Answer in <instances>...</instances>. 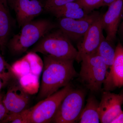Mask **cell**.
Here are the masks:
<instances>
[{
  "label": "cell",
  "instance_id": "6da1fadb",
  "mask_svg": "<svg viewBox=\"0 0 123 123\" xmlns=\"http://www.w3.org/2000/svg\"><path fill=\"white\" fill-rule=\"evenodd\" d=\"M75 61L44 56L39 99L43 100L53 94L78 77L74 65Z\"/></svg>",
  "mask_w": 123,
  "mask_h": 123
},
{
  "label": "cell",
  "instance_id": "7a4b0ae2",
  "mask_svg": "<svg viewBox=\"0 0 123 123\" xmlns=\"http://www.w3.org/2000/svg\"><path fill=\"white\" fill-rule=\"evenodd\" d=\"M55 27L50 20H33L24 25L19 33L14 35L8 43L9 48L14 55L22 54Z\"/></svg>",
  "mask_w": 123,
  "mask_h": 123
},
{
  "label": "cell",
  "instance_id": "3957f363",
  "mask_svg": "<svg viewBox=\"0 0 123 123\" xmlns=\"http://www.w3.org/2000/svg\"><path fill=\"white\" fill-rule=\"evenodd\" d=\"M30 52L40 53L60 59L75 60L78 50L70 40L60 29L49 32L36 44Z\"/></svg>",
  "mask_w": 123,
  "mask_h": 123
},
{
  "label": "cell",
  "instance_id": "277c9868",
  "mask_svg": "<svg viewBox=\"0 0 123 123\" xmlns=\"http://www.w3.org/2000/svg\"><path fill=\"white\" fill-rule=\"evenodd\" d=\"M81 62L79 81L91 92L101 91L108 71L104 60L96 54L84 57Z\"/></svg>",
  "mask_w": 123,
  "mask_h": 123
},
{
  "label": "cell",
  "instance_id": "5b68a950",
  "mask_svg": "<svg viewBox=\"0 0 123 123\" xmlns=\"http://www.w3.org/2000/svg\"><path fill=\"white\" fill-rule=\"evenodd\" d=\"M86 91L72 89L63 99L51 123H74L79 121L84 107Z\"/></svg>",
  "mask_w": 123,
  "mask_h": 123
},
{
  "label": "cell",
  "instance_id": "8992f818",
  "mask_svg": "<svg viewBox=\"0 0 123 123\" xmlns=\"http://www.w3.org/2000/svg\"><path fill=\"white\" fill-rule=\"evenodd\" d=\"M72 89L70 84L27 108V123H51L64 97Z\"/></svg>",
  "mask_w": 123,
  "mask_h": 123
},
{
  "label": "cell",
  "instance_id": "52a82bcc",
  "mask_svg": "<svg viewBox=\"0 0 123 123\" xmlns=\"http://www.w3.org/2000/svg\"><path fill=\"white\" fill-rule=\"evenodd\" d=\"M100 15L90 27L83 38L77 44L78 55L75 60L81 62L84 57L97 54V50L103 36V29Z\"/></svg>",
  "mask_w": 123,
  "mask_h": 123
},
{
  "label": "cell",
  "instance_id": "ba28073f",
  "mask_svg": "<svg viewBox=\"0 0 123 123\" xmlns=\"http://www.w3.org/2000/svg\"><path fill=\"white\" fill-rule=\"evenodd\" d=\"M98 12H91L80 19L59 18L58 26L70 40L76 41L83 38L94 22L100 16Z\"/></svg>",
  "mask_w": 123,
  "mask_h": 123
},
{
  "label": "cell",
  "instance_id": "9c48e42d",
  "mask_svg": "<svg viewBox=\"0 0 123 123\" xmlns=\"http://www.w3.org/2000/svg\"><path fill=\"white\" fill-rule=\"evenodd\" d=\"M15 12L20 27L33 21L44 10L45 3L40 0H8Z\"/></svg>",
  "mask_w": 123,
  "mask_h": 123
},
{
  "label": "cell",
  "instance_id": "30bf717a",
  "mask_svg": "<svg viewBox=\"0 0 123 123\" xmlns=\"http://www.w3.org/2000/svg\"><path fill=\"white\" fill-rule=\"evenodd\" d=\"M123 98L120 94L104 91L98 108L100 123H111L123 111Z\"/></svg>",
  "mask_w": 123,
  "mask_h": 123
},
{
  "label": "cell",
  "instance_id": "8fae6325",
  "mask_svg": "<svg viewBox=\"0 0 123 123\" xmlns=\"http://www.w3.org/2000/svg\"><path fill=\"white\" fill-rule=\"evenodd\" d=\"M108 7L107 11L102 15V24L106 34V39L114 43L120 21L123 18V0H115Z\"/></svg>",
  "mask_w": 123,
  "mask_h": 123
},
{
  "label": "cell",
  "instance_id": "7c38bea8",
  "mask_svg": "<svg viewBox=\"0 0 123 123\" xmlns=\"http://www.w3.org/2000/svg\"><path fill=\"white\" fill-rule=\"evenodd\" d=\"M123 86V46L119 42L116 48L114 62L108 71L103 89L111 91Z\"/></svg>",
  "mask_w": 123,
  "mask_h": 123
},
{
  "label": "cell",
  "instance_id": "4fadbf2b",
  "mask_svg": "<svg viewBox=\"0 0 123 123\" xmlns=\"http://www.w3.org/2000/svg\"><path fill=\"white\" fill-rule=\"evenodd\" d=\"M29 94L20 85H14L9 88L2 101L8 114H17L27 109Z\"/></svg>",
  "mask_w": 123,
  "mask_h": 123
},
{
  "label": "cell",
  "instance_id": "5bb4252c",
  "mask_svg": "<svg viewBox=\"0 0 123 123\" xmlns=\"http://www.w3.org/2000/svg\"><path fill=\"white\" fill-rule=\"evenodd\" d=\"M57 18H66L72 19H80L88 14L86 12L77 1H73L50 11Z\"/></svg>",
  "mask_w": 123,
  "mask_h": 123
},
{
  "label": "cell",
  "instance_id": "9a60e30c",
  "mask_svg": "<svg viewBox=\"0 0 123 123\" xmlns=\"http://www.w3.org/2000/svg\"><path fill=\"white\" fill-rule=\"evenodd\" d=\"M99 103L96 97L90 95L86 100L79 118V123H100L98 108Z\"/></svg>",
  "mask_w": 123,
  "mask_h": 123
},
{
  "label": "cell",
  "instance_id": "2e32d148",
  "mask_svg": "<svg viewBox=\"0 0 123 123\" xmlns=\"http://www.w3.org/2000/svg\"><path fill=\"white\" fill-rule=\"evenodd\" d=\"M11 23L7 5L0 0V48L3 52L11 30Z\"/></svg>",
  "mask_w": 123,
  "mask_h": 123
},
{
  "label": "cell",
  "instance_id": "e0dca14e",
  "mask_svg": "<svg viewBox=\"0 0 123 123\" xmlns=\"http://www.w3.org/2000/svg\"><path fill=\"white\" fill-rule=\"evenodd\" d=\"M116 48L114 43L107 40L104 36H103L97 54L101 56L104 61L108 70L112 65L115 55Z\"/></svg>",
  "mask_w": 123,
  "mask_h": 123
},
{
  "label": "cell",
  "instance_id": "ac0fdd59",
  "mask_svg": "<svg viewBox=\"0 0 123 123\" xmlns=\"http://www.w3.org/2000/svg\"><path fill=\"white\" fill-rule=\"evenodd\" d=\"M39 76L29 74L18 78L20 85L23 90L29 94H34L38 92L39 88Z\"/></svg>",
  "mask_w": 123,
  "mask_h": 123
},
{
  "label": "cell",
  "instance_id": "d6986e66",
  "mask_svg": "<svg viewBox=\"0 0 123 123\" xmlns=\"http://www.w3.org/2000/svg\"><path fill=\"white\" fill-rule=\"evenodd\" d=\"M11 69L18 79L31 73L30 62L25 56L14 62L11 66Z\"/></svg>",
  "mask_w": 123,
  "mask_h": 123
},
{
  "label": "cell",
  "instance_id": "ffe728a7",
  "mask_svg": "<svg viewBox=\"0 0 123 123\" xmlns=\"http://www.w3.org/2000/svg\"><path fill=\"white\" fill-rule=\"evenodd\" d=\"M30 64L31 73L39 76L43 70V63L36 53L29 52L25 55Z\"/></svg>",
  "mask_w": 123,
  "mask_h": 123
},
{
  "label": "cell",
  "instance_id": "44dd1931",
  "mask_svg": "<svg viewBox=\"0 0 123 123\" xmlns=\"http://www.w3.org/2000/svg\"><path fill=\"white\" fill-rule=\"evenodd\" d=\"M13 76H14L12 72L11 66L7 63L0 54V78L5 84Z\"/></svg>",
  "mask_w": 123,
  "mask_h": 123
},
{
  "label": "cell",
  "instance_id": "7402d4cb",
  "mask_svg": "<svg viewBox=\"0 0 123 123\" xmlns=\"http://www.w3.org/2000/svg\"><path fill=\"white\" fill-rule=\"evenodd\" d=\"M86 12L91 13L95 9L104 6L103 0H78Z\"/></svg>",
  "mask_w": 123,
  "mask_h": 123
},
{
  "label": "cell",
  "instance_id": "603a6c76",
  "mask_svg": "<svg viewBox=\"0 0 123 123\" xmlns=\"http://www.w3.org/2000/svg\"><path fill=\"white\" fill-rule=\"evenodd\" d=\"M27 109L17 114H8L4 122L12 123H27Z\"/></svg>",
  "mask_w": 123,
  "mask_h": 123
},
{
  "label": "cell",
  "instance_id": "cb8c5ba5",
  "mask_svg": "<svg viewBox=\"0 0 123 123\" xmlns=\"http://www.w3.org/2000/svg\"><path fill=\"white\" fill-rule=\"evenodd\" d=\"M77 0H46L45 2L44 10L50 12L69 2Z\"/></svg>",
  "mask_w": 123,
  "mask_h": 123
},
{
  "label": "cell",
  "instance_id": "d4e9b609",
  "mask_svg": "<svg viewBox=\"0 0 123 123\" xmlns=\"http://www.w3.org/2000/svg\"><path fill=\"white\" fill-rule=\"evenodd\" d=\"M8 111L5 107L3 102L0 99V121L6 118L8 114Z\"/></svg>",
  "mask_w": 123,
  "mask_h": 123
},
{
  "label": "cell",
  "instance_id": "484cf974",
  "mask_svg": "<svg viewBox=\"0 0 123 123\" xmlns=\"http://www.w3.org/2000/svg\"><path fill=\"white\" fill-rule=\"evenodd\" d=\"M111 123H123V111H122Z\"/></svg>",
  "mask_w": 123,
  "mask_h": 123
},
{
  "label": "cell",
  "instance_id": "4316f807",
  "mask_svg": "<svg viewBox=\"0 0 123 123\" xmlns=\"http://www.w3.org/2000/svg\"><path fill=\"white\" fill-rule=\"evenodd\" d=\"M115 0H103L104 6H109Z\"/></svg>",
  "mask_w": 123,
  "mask_h": 123
},
{
  "label": "cell",
  "instance_id": "83f0119b",
  "mask_svg": "<svg viewBox=\"0 0 123 123\" xmlns=\"http://www.w3.org/2000/svg\"><path fill=\"white\" fill-rule=\"evenodd\" d=\"M123 21L120 25V31L121 33V35L123 36Z\"/></svg>",
  "mask_w": 123,
  "mask_h": 123
},
{
  "label": "cell",
  "instance_id": "f1b7e54d",
  "mask_svg": "<svg viewBox=\"0 0 123 123\" xmlns=\"http://www.w3.org/2000/svg\"><path fill=\"white\" fill-rule=\"evenodd\" d=\"M3 81H2V80L0 78V92L1 89V88L4 84ZM0 99H1V97H0Z\"/></svg>",
  "mask_w": 123,
  "mask_h": 123
},
{
  "label": "cell",
  "instance_id": "f546056e",
  "mask_svg": "<svg viewBox=\"0 0 123 123\" xmlns=\"http://www.w3.org/2000/svg\"><path fill=\"white\" fill-rule=\"evenodd\" d=\"M2 0L5 4L7 5V3H8V0Z\"/></svg>",
  "mask_w": 123,
  "mask_h": 123
},
{
  "label": "cell",
  "instance_id": "4dcf8cb0",
  "mask_svg": "<svg viewBox=\"0 0 123 123\" xmlns=\"http://www.w3.org/2000/svg\"><path fill=\"white\" fill-rule=\"evenodd\" d=\"M120 94L121 95V96H122V97H123V90L121 91V92H120Z\"/></svg>",
  "mask_w": 123,
  "mask_h": 123
},
{
  "label": "cell",
  "instance_id": "1f68e13d",
  "mask_svg": "<svg viewBox=\"0 0 123 123\" xmlns=\"http://www.w3.org/2000/svg\"></svg>",
  "mask_w": 123,
  "mask_h": 123
}]
</instances>
